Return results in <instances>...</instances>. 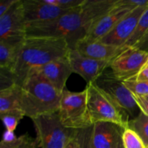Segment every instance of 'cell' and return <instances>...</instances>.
Listing matches in <instances>:
<instances>
[{"label": "cell", "instance_id": "cell-18", "mask_svg": "<svg viewBox=\"0 0 148 148\" xmlns=\"http://www.w3.org/2000/svg\"><path fill=\"white\" fill-rule=\"evenodd\" d=\"M21 110L20 85H14L0 90V114Z\"/></svg>", "mask_w": 148, "mask_h": 148}, {"label": "cell", "instance_id": "cell-36", "mask_svg": "<svg viewBox=\"0 0 148 148\" xmlns=\"http://www.w3.org/2000/svg\"><path fill=\"white\" fill-rule=\"evenodd\" d=\"M123 148H124V147H123Z\"/></svg>", "mask_w": 148, "mask_h": 148}, {"label": "cell", "instance_id": "cell-14", "mask_svg": "<svg viewBox=\"0 0 148 148\" xmlns=\"http://www.w3.org/2000/svg\"><path fill=\"white\" fill-rule=\"evenodd\" d=\"M131 10H132L115 4L112 10L92 25L85 38L80 40L87 42L99 41L111 31L116 25Z\"/></svg>", "mask_w": 148, "mask_h": 148}, {"label": "cell", "instance_id": "cell-4", "mask_svg": "<svg viewBox=\"0 0 148 148\" xmlns=\"http://www.w3.org/2000/svg\"><path fill=\"white\" fill-rule=\"evenodd\" d=\"M88 107L92 124L98 122H111L122 128L128 127L130 119L106 93L93 83L86 85Z\"/></svg>", "mask_w": 148, "mask_h": 148}, {"label": "cell", "instance_id": "cell-34", "mask_svg": "<svg viewBox=\"0 0 148 148\" xmlns=\"http://www.w3.org/2000/svg\"><path fill=\"white\" fill-rule=\"evenodd\" d=\"M146 148H148V146H147V147H146Z\"/></svg>", "mask_w": 148, "mask_h": 148}, {"label": "cell", "instance_id": "cell-20", "mask_svg": "<svg viewBox=\"0 0 148 148\" xmlns=\"http://www.w3.org/2000/svg\"><path fill=\"white\" fill-rule=\"evenodd\" d=\"M128 127L135 131L143 140L146 147L148 146V116L140 112L136 118L130 120Z\"/></svg>", "mask_w": 148, "mask_h": 148}, {"label": "cell", "instance_id": "cell-11", "mask_svg": "<svg viewBox=\"0 0 148 148\" xmlns=\"http://www.w3.org/2000/svg\"><path fill=\"white\" fill-rule=\"evenodd\" d=\"M147 7L148 6L139 7L131 10L99 41L108 45L124 46L134 33L140 17Z\"/></svg>", "mask_w": 148, "mask_h": 148}, {"label": "cell", "instance_id": "cell-23", "mask_svg": "<svg viewBox=\"0 0 148 148\" xmlns=\"http://www.w3.org/2000/svg\"><path fill=\"white\" fill-rule=\"evenodd\" d=\"M122 143L124 148H146V145L141 137L130 127L124 129Z\"/></svg>", "mask_w": 148, "mask_h": 148}, {"label": "cell", "instance_id": "cell-27", "mask_svg": "<svg viewBox=\"0 0 148 148\" xmlns=\"http://www.w3.org/2000/svg\"><path fill=\"white\" fill-rule=\"evenodd\" d=\"M133 96L140 112L144 114L145 115L148 116V97L135 94H133Z\"/></svg>", "mask_w": 148, "mask_h": 148}, {"label": "cell", "instance_id": "cell-25", "mask_svg": "<svg viewBox=\"0 0 148 148\" xmlns=\"http://www.w3.org/2000/svg\"><path fill=\"white\" fill-rule=\"evenodd\" d=\"M124 85L132 92L138 95H148V82H137V81H126Z\"/></svg>", "mask_w": 148, "mask_h": 148}, {"label": "cell", "instance_id": "cell-16", "mask_svg": "<svg viewBox=\"0 0 148 148\" xmlns=\"http://www.w3.org/2000/svg\"><path fill=\"white\" fill-rule=\"evenodd\" d=\"M126 49L127 48L124 46L108 45L101 41L87 42L79 40L72 49H75L80 54L91 59L101 61H112Z\"/></svg>", "mask_w": 148, "mask_h": 148}, {"label": "cell", "instance_id": "cell-3", "mask_svg": "<svg viewBox=\"0 0 148 148\" xmlns=\"http://www.w3.org/2000/svg\"><path fill=\"white\" fill-rule=\"evenodd\" d=\"M89 28L80 6L54 20L27 25L26 38H64L69 48L73 49L78 41L85 38Z\"/></svg>", "mask_w": 148, "mask_h": 148}, {"label": "cell", "instance_id": "cell-17", "mask_svg": "<svg viewBox=\"0 0 148 148\" xmlns=\"http://www.w3.org/2000/svg\"><path fill=\"white\" fill-rule=\"evenodd\" d=\"M22 45H12L0 40V69L14 73Z\"/></svg>", "mask_w": 148, "mask_h": 148}, {"label": "cell", "instance_id": "cell-26", "mask_svg": "<svg viewBox=\"0 0 148 148\" xmlns=\"http://www.w3.org/2000/svg\"><path fill=\"white\" fill-rule=\"evenodd\" d=\"M51 5L63 10H72L77 8L83 4L85 0H46Z\"/></svg>", "mask_w": 148, "mask_h": 148}, {"label": "cell", "instance_id": "cell-35", "mask_svg": "<svg viewBox=\"0 0 148 148\" xmlns=\"http://www.w3.org/2000/svg\"><path fill=\"white\" fill-rule=\"evenodd\" d=\"M146 96H147V97H148V95H146Z\"/></svg>", "mask_w": 148, "mask_h": 148}, {"label": "cell", "instance_id": "cell-28", "mask_svg": "<svg viewBox=\"0 0 148 148\" xmlns=\"http://www.w3.org/2000/svg\"><path fill=\"white\" fill-rule=\"evenodd\" d=\"M17 1V0H1L0 1V17L7 12Z\"/></svg>", "mask_w": 148, "mask_h": 148}, {"label": "cell", "instance_id": "cell-9", "mask_svg": "<svg viewBox=\"0 0 148 148\" xmlns=\"http://www.w3.org/2000/svg\"><path fill=\"white\" fill-rule=\"evenodd\" d=\"M23 0L17 2L0 17V40L12 45H22L26 39Z\"/></svg>", "mask_w": 148, "mask_h": 148}, {"label": "cell", "instance_id": "cell-7", "mask_svg": "<svg viewBox=\"0 0 148 148\" xmlns=\"http://www.w3.org/2000/svg\"><path fill=\"white\" fill-rule=\"evenodd\" d=\"M94 85L106 93L119 106L122 108L130 120L140 113L133 94L122 81L116 78L110 69H106L95 82Z\"/></svg>", "mask_w": 148, "mask_h": 148}, {"label": "cell", "instance_id": "cell-33", "mask_svg": "<svg viewBox=\"0 0 148 148\" xmlns=\"http://www.w3.org/2000/svg\"><path fill=\"white\" fill-rule=\"evenodd\" d=\"M144 67H148V59H147V62H146V64H145V65Z\"/></svg>", "mask_w": 148, "mask_h": 148}, {"label": "cell", "instance_id": "cell-31", "mask_svg": "<svg viewBox=\"0 0 148 148\" xmlns=\"http://www.w3.org/2000/svg\"><path fill=\"white\" fill-rule=\"evenodd\" d=\"M16 138H17V137L14 135L13 132H10L6 130L4 132V134H3L1 141L4 142V143H11V142H13L14 140H16Z\"/></svg>", "mask_w": 148, "mask_h": 148}, {"label": "cell", "instance_id": "cell-32", "mask_svg": "<svg viewBox=\"0 0 148 148\" xmlns=\"http://www.w3.org/2000/svg\"><path fill=\"white\" fill-rule=\"evenodd\" d=\"M64 148H80L79 141H78L77 137V133H75V135L71 139L70 141L68 143V144Z\"/></svg>", "mask_w": 148, "mask_h": 148}, {"label": "cell", "instance_id": "cell-5", "mask_svg": "<svg viewBox=\"0 0 148 148\" xmlns=\"http://www.w3.org/2000/svg\"><path fill=\"white\" fill-rule=\"evenodd\" d=\"M32 121L38 148H64L76 133L63 125L58 112L38 116Z\"/></svg>", "mask_w": 148, "mask_h": 148}, {"label": "cell", "instance_id": "cell-13", "mask_svg": "<svg viewBox=\"0 0 148 148\" xmlns=\"http://www.w3.org/2000/svg\"><path fill=\"white\" fill-rule=\"evenodd\" d=\"M124 130L114 123H95L92 125V148H123Z\"/></svg>", "mask_w": 148, "mask_h": 148}, {"label": "cell", "instance_id": "cell-24", "mask_svg": "<svg viewBox=\"0 0 148 148\" xmlns=\"http://www.w3.org/2000/svg\"><path fill=\"white\" fill-rule=\"evenodd\" d=\"M77 137L79 143L80 148H92V126L88 128L77 130L76 131Z\"/></svg>", "mask_w": 148, "mask_h": 148}, {"label": "cell", "instance_id": "cell-21", "mask_svg": "<svg viewBox=\"0 0 148 148\" xmlns=\"http://www.w3.org/2000/svg\"><path fill=\"white\" fill-rule=\"evenodd\" d=\"M24 116H25V114L21 110H15L0 114V117L6 130L13 132Z\"/></svg>", "mask_w": 148, "mask_h": 148}, {"label": "cell", "instance_id": "cell-22", "mask_svg": "<svg viewBox=\"0 0 148 148\" xmlns=\"http://www.w3.org/2000/svg\"><path fill=\"white\" fill-rule=\"evenodd\" d=\"M0 148H38L36 139L33 138L28 134H25L17 137L11 143L1 141Z\"/></svg>", "mask_w": 148, "mask_h": 148}, {"label": "cell", "instance_id": "cell-30", "mask_svg": "<svg viewBox=\"0 0 148 148\" xmlns=\"http://www.w3.org/2000/svg\"><path fill=\"white\" fill-rule=\"evenodd\" d=\"M134 80L137 82H148V67H143Z\"/></svg>", "mask_w": 148, "mask_h": 148}, {"label": "cell", "instance_id": "cell-10", "mask_svg": "<svg viewBox=\"0 0 148 148\" xmlns=\"http://www.w3.org/2000/svg\"><path fill=\"white\" fill-rule=\"evenodd\" d=\"M73 73L82 77L87 85L93 83L107 69L111 61H101L86 57L75 49H70L68 54Z\"/></svg>", "mask_w": 148, "mask_h": 148}, {"label": "cell", "instance_id": "cell-6", "mask_svg": "<svg viewBox=\"0 0 148 148\" xmlns=\"http://www.w3.org/2000/svg\"><path fill=\"white\" fill-rule=\"evenodd\" d=\"M58 114L66 128L77 130L93 125L88 111L86 88L81 92H72L65 89L62 92Z\"/></svg>", "mask_w": 148, "mask_h": 148}, {"label": "cell", "instance_id": "cell-29", "mask_svg": "<svg viewBox=\"0 0 148 148\" xmlns=\"http://www.w3.org/2000/svg\"><path fill=\"white\" fill-rule=\"evenodd\" d=\"M134 47L148 53V31Z\"/></svg>", "mask_w": 148, "mask_h": 148}, {"label": "cell", "instance_id": "cell-19", "mask_svg": "<svg viewBox=\"0 0 148 148\" xmlns=\"http://www.w3.org/2000/svg\"><path fill=\"white\" fill-rule=\"evenodd\" d=\"M148 31V7L140 17L137 27L131 37L128 39L124 47H134Z\"/></svg>", "mask_w": 148, "mask_h": 148}, {"label": "cell", "instance_id": "cell-15", "mask_svg": "<svg viewBox=\"0 0 148 148\" xmlns=\"http://www.w3.org/2000/svg\"><path fill=\"white\" fill-rule=\"evenodd\" d=\"M36 69L62 92L66 89V81L73 73L68 56L52 61Z\"/></svg>", "mask_w": 148, "mask_h": 148}, {"label": "cell", "instance_id": "cell-1", "mask_svg": "<svg viewBox=\"0 0 148 148\" xmlns=\"http://www.w3.org/2000/svg\"><path fill=\"white\" fill-rule=\"evenodd\" d=\"M62 92L36 69H31L20 85L22 110L31 119L58 112Z\"/></svg>", "mask_w": 148, "mask_h": 148}, {"label": "cell", "instance_id": "cell-2", "mask_svg": "<svg viewBox=\"0 0 148 148\" xmlns=\"http://www.w3.org/2000/svg\"><path fill=\"white\" fill-rule=\"evenodd\" d=\"M69 48L64 38H26L23 43L14 75L16 84L21 85L29 71L68 56Z\"/></svg>", "mask_w": 148, "mask_h": 148}, {"label": "cell", "instance_id": "cell-8", "mask_svg": "<svg viewBox=\"0 0 148 148\" xmlns=\"http://www.w3.org/2000/svg\"><path fill=\"white\" fill-rule=\"evenodd\" d=\"M147 59V52L129 47L111 61L109 69L114 76L122 82L134 80L143 69Z\"/></svg>", "mask_w": 148, "mask_h": 148}, {"label": "cell", "instance_id": "cell-12", "mask_svg": "<svg viewBox=\"0 0 148 148\" xmlns=\"http://www.w3.org/2000/svg\"><path fill=\"white\" fill-rule=\"evenodd\" d=\"M23 3L27 26L54 20L74 10L59 8L47 3L46 0H23Z\"/></svg>", "mask_w": 148, "mask_h": 148}]
</instances>
